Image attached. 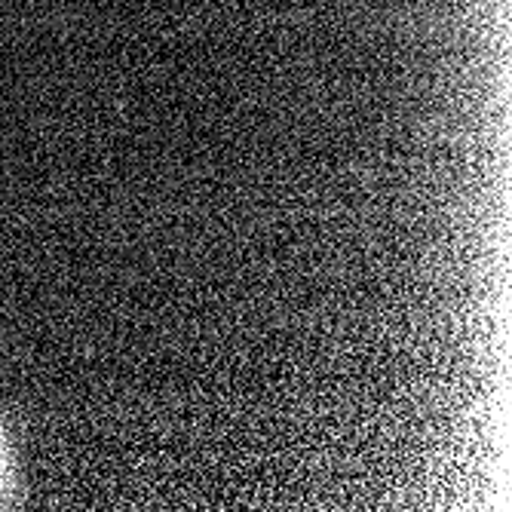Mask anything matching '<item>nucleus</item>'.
<instances>
[{"label":"nucleus","instance_id":"nucleus-1","mask_svg":"<svg viewBox=\"0 0 512 512\" xmlns=\"http://www.w3.org/2000/svg\"><path fill=\"white\" fill-rule=\"evenodd\" d=\"M0 473H4V467H0Z\"/></svg>","mask_w":512,"mask_h":512}]
</instances>
